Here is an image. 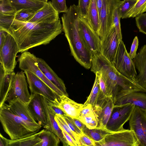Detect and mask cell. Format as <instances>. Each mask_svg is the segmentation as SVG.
Instances as JSON below:
<instances>
[{"label":"cell","mask_w":146,"mask_h":146,"mask_svg":"<svg viewBox=\"0 0 146 146\" xmlns=\"http://www.w3.org/2000/svg\"><path fill=\"white\" fill-rule=\"evenodd\" d=\"M0 29L12 35L17 42L19 52L49 44L60 34L62 28L60 19L54 23L24 22L17 20L13 14L0 13Z\"/></svg>","instance_id":"obj_1"},{"label":"cell","mask_w":146,"mask_h":146,"mask_svg":"<svg viewBox=\"0 0 146 146\" xmlns=\"http://www.w3.org/2000/svg\"><path fill=\"white\" fill-rule=\"evenodd\" d=\"M91 70L100 71L112 95L113 101L123 96L134 92L146 93V89L136 82L119 73L113 64L100 53L92 56Z\"/></svg>","instance_id":"obj_2"},{"label":"cell","mask_w":146,"mask_h":146,"mask_svg":"<svg viewBox=\"0 0 146 146\" xmlns=\"http://www.w3.org/2000/svg\"><path fill=\"white\" fill-rule=\"evenodd\" d=\"M80 17L77 5L74 4L70 5L61 17L62 30L72 55L81 66L89 69L92 66V55L86 48L80 34L78 29Z\"/></svg>","instance_id":"obj_3"},{"label":"cell","mask_w":146,"mask_h":146,"mask_svg":"<svg viewBox=\"0 0 146 146\" xmlns=\"http://www.w3.org/2000/svg\"><path fill=\"white\" fill-rule=\"evenodd\" d=\"M0 121L4 131L11 140L25 137L39 132L42 126L26 121L15 115L6 103L0 107Z\"/></svg>","instance_id":"obj_4"},{"label":"cell","mask_w":146,"mask_h":146,"mask_svg":"<svg viewBox=\"0 0 146 146\" xmlns=\"http://www.w3.org/2000/svg\"><path fill=\"white\" fill-rule=\"evenodd\" d=\"M8 33V32H7ZM19 48L13 37L8 33L3 44L0 46V62L6 73L14 72L17 64L16 58Z\"/></svg>","instance_id":"obj_5"},{"label":"cell","mask_w":146,"mask_h":146,"mask_svg":"<svg viewBox=\"0 0 146 146\" xmlns=\"http://www.w3.org/2000/svg\"><path fill=\"white\" fill-rule=\"evenodd\" d=\"M25 75L24 72L21 71L14 75L3 105L6 102L16 98L28 104L30 99L31 94L28 89Z\"/></svg>","instance_id":"obj_6"},{"label":"cell","mask_w":146,"mask_h":146,"mask_svg":"<svg viewBox=\"0 0 146 146\" xmlns=\"http://www.w3.org/2000/svg\"><path fill=\"white\" fill-rule=\"evenodd\" d=\"M112 63L119 73L136 82L137 74L133 60L129 56L122 40L120 42Z\"/></svg>","instance_id":"obj_7"},{"label":"cell","mask_w":146,"mask_h":146,"mask_svg":"<svg viewBox=\"0 0 146 146\" xmlns=\"http://www.w3.org/2000/svg\"><path fill=\"white\" fill-rule=\"evenodd\" d=\"M135 106L130 103L120 105H114L106 129L110 132L123 129L124 124L129 121Z\"/></svg>","instance_id":"obj_8"},{"label":"cell","mask_w":146,"mask_h":146,"mask_svg":"<svg viewBox=\"0 0 146 146\" xmlns=\"http://www.w3.org/2000/svg\"><path fill=\"white\" fill-rule=\"evenodd\" d=\"M36 58L34 55L27 51L22 52L18 58L19 67L23 71L31 72L42 80L58 96L64 95V93L46 77L39 68L37 63Z\"/></svg>","instance_id":"obj_9"},{"label":"cell","mask_w":146,"mask_h":146,"mask_svg":"<svg viewBox=\"0 0 146 146\" xmlns=\"http://www.w3.org/2000/svg\"><path fill=\"white\" fill-rule=\"evenodd\" d=\"M78 29L86 49L92 55L100 53L101 42L100 37L90 27L86 19L80 17Z\"/></svg>","instance_id":"obj_10"},{"label":"cell","mask_w":146,"mask_h":146,"mask_svg":"<svg viewBox=\"0 0 146 146\" xmlns=\"http://www.w3.org/2000/svg\"><path fill=\"white\" fill-rule=\"evenodd\" d=\"M120 0H103L100 16V25L98 35L102 39L114 25L113 17L114 11L122 2Z\"/></svg>","instance_id":"obj_11"},{"label":"cell","mask_w":146,"mask_h":146,"mask_svg":"<svg viewBox=\"0 0 146 146\" xmlns=\"http://www.w3.org/2000/svg\"><path fill=\"white\" fill-rule=\"evenodd\" d=\"M102 146H139V142L133 131L124 129L108 134Z\"/></svg>","instance_id":"obj_12"},{"label":"cell","mask_w":146,"mask_h":146,"mask_svg":"<svg viewBox=\"0 0 146 146\" xmlns=\"http://www.w3.org/2000/svg\"><path fill=\"white\" fill-rule=\"evenodd\" d=\"M129 121L130 129L137 138L139 146H146V111L135 106Z\"/></svg>","instance_id":"obj_13"},{"label":"cell","mask_w":146,"mask_h":146,"mask_svg":"<svg viewBox=\"0 0 146 146\" xmlns=\"http://www.w3.org/2000/svg\"><path fill=\"white\" fill-rule=\"evenodd\" d=\"M46 98L37 94H31V98L27 106L36 121L44 128L48 122L46 106Z\"/></svg>","instance_id":"obj_14"},{"label":"cell","mask_w":146,"mask_h":146,"mask_svg":"<svg viewBox=\"0 0 146 146\" xmlns=\"http://www.w3.org/2000/svg\"><path fill=\"white\" fill-rule=\"evenodd\" d=\"M120 41L113 25L101 40L100 53L112 63Z\"/></svg>","instance_id":"obj_15"},{"label":"cell","mask_w":146,"mask_h":146,"mask_svg":"<svg viewBox=\"0 0 146 146\" xmlns=\"http://www.w3.org/2000/svg\"><path fill=\"white\" fill-rule=\"evenodd\" d=\"M24 72L26 77L31 94H41L52 101L54 100L59 96L35 74L27 71Z\"/></svg>","instance_id":"obj_16"},{"label":"cell","mask_w":146,"mask_h":146,"mask_svg":"<svg viewBox=\"0 0 146 146\" xmlns=\"http://www.w3.org/2000/svg\"><path fill=\"white\" fill-rule=\"evenodd\" d=\"M114 106L111 97H105L99 99L96 106L93 108L98 121V127L106 128Z\"/></svg>","instance_id":"obj_17"},{"label":"cell","mask_w":146,"mask_h":146,"mask_svg":"<svg viewBox=\"0 0 146 146\" xmlns=\"http://www.w3.org/2000/svg\"><path fill=\"white\" fill-rule=\"evenodd\" d=\"M51 103L72 118H78L83 108V104L77 103L64 95L60 96Z\"/></svg>","instance_id":"obj_18"},{"label":"cell","mask_w":146,"mask_h":146,"mask_svg":"<svg viewBox=\"0 0 146 146\" xmlns=\"http://www.w3.org/2000/svg\"><path fill=\"white\" fill-rule=\"evenodd\" d=\"M59 12L54 8L51 2L46 3L40 9L36 11L29 22L52 23L59 19Z\"/></svg>","instance_id":"obj_19"},{"label":"cell","mask_w":146,"mask_h":146,"mask_svg":"<svg viewBox=\"0 0 146 146\" xmlns=\"http://www.w3.org/2000/svg\"><path fill=\"white\" fill-rule=\"evenodd\" d=\"M133 60L139 73L136 76V81L146 89V44L141 48Z\"/></svg>","instance_id":"obj_20"},{"label":"cell","mask_w":146,"mask_h":146,"mask_svg":"<svg viewBox=\"0 0 146 146\" xmlns=\"http://www.w3.org/2000/svg\"><path fill=\"white\" fill-rule=\"evenodd\" d=\"M6 105L13 114L24 120L29 122L37 123L30 112L27 104L19 99L16 98L7 102Z\"/></svg>","instance_id":"obj_21"},{"label":"cell","mask_w":146,"mask_h":146,"mask_svg":"<svg viewBox=\"0 0 146 146\" xmlns=\"http://www.w3.org/2000/svg\"><path fill=\"white\" fill-rule=\"evenodd\" d=\"M37 65L47 78L61 90L64 95L68 96L64 82L60 78L44 60L36 58Z\"/></svg>","instance_id":"obj_22"},{"label":"cell","mask_w":146,"mask_h":146,"mask_svg":"<svg viewBox=\"0 0 146 146\" xmlns=\"http://www.w3.org/2000/svg\"><path fill=\"white\" fill-rule=\"evenodd\" d=\"M130 103L146 111V93L134 92L119 98L114 103V105H120Z\"/></svg>","instance_id":"obj_23"},{"label":"cell","mask_w":146,"mask_h":146,"mask_svg":"<svg viewBox=\"0 0 146 146\" xmlns=\"http://www.w3.org/2000/svg\"><path fill=\"white\" fill-rule=\"evenodd\" d=\"M46 106L48 122L47 125L44 128L52 131L60 139L63 146H69L63 134L62 130L55 119L54 117L55 115L48 108L46 98Z\"/></svg>","instance_id":"obj_24"},{"label":"cell","mask_w":146,"mask_h":146,"mask_svg":"<svg viewBox=\"0 0 146 146\" xmlns=\"http://www.w3.org/2000/svg\"><path fill=\"white\" fill-rule=\"evenodd\" d=\"M40 131L33 134L16 139L6 138V146H38L41 139L39 135Z\"/></svg>","instance_id":"obj_25"},{"label":"cell","mask_w":146,"mask_h":146,"mask_svg":"<svg viewBox=\"0 0 146 146\" xmlns=\"http://www.w3.org/2000/svg\"><path fill=\"white\" fill-rule=\"evenodd\" d=\"M0 107L3 104L10 86L12 79L15 74L14 72L6 73L2 66L0 64Z\"/></svg>","instance_id":"obj_26"},{"label":"cell","mask_w":146,"mask_h":146,"mask_svg":"<svg viewBox=\"0 0 146 146\" xmlns=\"http://www.w3.org/2000/svg\"><path fill=\"white\" fill-rule=\"evenodd\" d=\"M86 19L92 28L98 34L100 19L96 0H91Z\"/></svg>","instance_id":"obj_27"},{"label":"cell","mask_w":146,"mask_h":146,"mask_svg":"<svg viewBox=\"0 0 146 146\" xmlns=\"http://www.w3.org/2000/svg\"><path fill=\"white\" fill-rule=\"evenodd\" d=\"M10 1L17 11L21 9H29L37 11L46 3L35 0H10Z\"/></svg>","instance_id":"obj_28"},{"label":"cell","mask_w":146,"mask_h":146,"mask_svg":"<svg viewBox=\"0 0 146 146\" xmlns=\"http://www.w3.org/2000/svg\"><path fill=\"white\" fill-rule=\"evenodd\" d=\"M83 132L94 141L96 146H102L106 136L110 133L106 129L98 127L93 129H89L86 127Z\"/></svg>","instance_id":"obj_29"},{"label":"cell","mask_w":146,"mask_h":146,"mask_svg":"<svg viewBox=\"0 0 146 146\" xmlns=\"http://www.w3.org/2000/svg\"><path fill=\"white\" fill-rule=\"evenodd\" d=\"M39 136L41 139L38 146H58L60 143L58 137L52 131L44 129L40 131Z\"/></svg>","instance_id":"obj_30"},{"label":"cell","mask_w":146,"mask_h":146,"mask_svg":"<svg viewBox=\"0 0 146 146\" xmlns=\"http://www.w3.org/2000/svg\"><path fill=\"white\" fill-rule=\"evenodd\" d=\"M100 92L99 82L98 76L96 75L95 80L91 92L87 99L83 104V107L88 104L92 105L93 108L96 105L99 100Z\"/></svg>","instance_id":"obj_31"},{"label":"cell","mask_w":146,"mask_h":146,"mask_svg":"<svg viewBox=\"0 0 146 146\" xmlns=\"http://www.w3.org/2000/svg\"><path fill=\"white\" fill-rule=\"evenodd\" d=\"M89 129L96 128L98 125V121L97 115L94 112L85 115H79L78 118Z\"/></svg>","instance_id":"obj_32"},{"label":"cell","mask_w":146,"mask_h":146,"mask_svg":"<svg viewBox=\"0 0 146 146\" xmlns=\"http://www.w3.org/2000/svg\"><path fill=\"white\" fill-rule=\"evenodd\" d=\"M137 0H123L117 7L119 17L122 19L127 18V15L136 3Z\"/></svg>","instance_id":"obj_33"},{"label":"cell","mask_w":146,"mask_h":146,"mask_svg":"<svg viewBox=\"0 0 146 146\" xmlns=\"http://www.w3.org/2000/svg\"><path fill=\"white\" fill-rule=\"evenodd\" d=\"M146 11V0H137L128 13L127 18L136 17Z\"/></svg>","instance_id":"obj_34"},{"label":"cell","mask_w":146,"mask_h":146,"mask_svg":"<svg viewBox=\"0 0 146 146\" xmlns=\"http://www.w3.org/2000/svg\"><path fill=\"white\" fill-rule=\"evenodd\" d=\"M54 118L60 129H64L68 133L77 144L78 146H79L78 137L71 129L62 116L56 114Z\"/></svg>","instance_id":"obj_35"},{"label":"cell","mask_w":146,"mask_h":146,"mask_svg":"<svg viewBox=\"0 0 146 146\" xmlns=\"http://www.w3.org/2000/svg\"><path fill=\"white\" fill-rule=\"evenodd\" d=\"M36 11L29 9H21L13 14L14 18L17 21L27 22L33 16Z\"/></svg>","instance_id":"obj_36"},{"label":"cell","mask_w":146,"mask_h":146,"mask_svg":"<svg viewBox=\"0 0 146 146\" xmlns=\"http://www.w3.org/2000/svg\"><path fill=\"white\" fill-rule=\"evenodd\" d=\"M98 78L100 92L99 98L105 97H111L112 95L100 71L94 73Z\"/></svg>","instance_id":"obj_37"},{"label":"cell","mask_w":146,"mask_h":146,"mask_svg":"<svg viewBox=\"0 0 146 146\" xmlns=\"http://www.w3.org/2000/svg\"><path fill=\"white\" fill-rule=\"evenodd\" d=\"M17 11L10 0H0V13L11 15L15 14Z\"/></svg>","instance_id":"obj_38"},{"label":"cell","mask_w":146,"mask_h":146,"mask_svg":"<svg viewBox=\"0 0 146 146\" xmlns=\"http://www.w3.org/2000/svg\"><path fill=\"white\" fill-rule=\"evenodd\" d=\"M91 0H78L77 9L80 17L86 19Z\"/></svg>","instance_id":"obj_39"},{"label":"cell","mask_w":146,"mask_h":146,"mask_svg":"<svg viewBox=\"0 0 146 146\" xmlns=\"http://www.w3.org/2000/svg\"><path fill=\"white\" fill-rule=\"evenodd\" d=\"M61 116L71 129L77 136L79 139V136L84 133L77 126L73 118L66 115Z\"/></svg>","instance_id":"obj_40"},{"label":"cell","mask_w":146,"mask_h":146,"mask_svg":"<svg viewBox=\"0 0 146 146\" xmlns=\"http://www.w3.org/2000/svg\"><path fill=\"white\" fill-rule=\"evenodd\" d=\"M117 7L116 8L114 11L113 17V21L118 38L119 40L121 41L122 40V35L120 22L121 18L118 13Z\"/></svg>","instance_id":"obj_41"},{"label":"cell","mask_w":146,"mask_h":146,"mask_svg":"<svg viewBox=\"0 0 146 146\" xmlns=\"http://www.w3.org/2000/svg\"><path fill=\"white\" fill-rule=\"evenodd\" d=\"M136 24L140 32L146 35V14L142 13L135 17Z\"/></svg>","instance_id":"obj_42"},{"label":"cell","mask_w":146,"mask_h":146,"mask_svg":"<svg viewBox=\"0 0 146 146\" xmlns=\"http://www.w3.org/2000/svg\"><path fill=\"white\" fill-rule=\"evenodd\" d=\"M51 3L54 8L59 13L67 11L68 8L66 0H52Z\"/></svg>","instance_id":"obj_43"},{"label":"cell","mask_w":146,"mask_h":146,"mask_svg":"<svg viewBox=\"0 0 146 146\" xmlns=\"http://www.w3.org/2000/svg\"><path fill=\"white\" fill-rule=\"evenodd\" d=\"M79 146H95L96 143L90 137L83 133L79 137Z\"/></svg>","instance_id":"obj_44"},{"label":"cell","mask_w":146,"mask_h":146,"mask_svg":"<svg viewBox=\"0 0 146 146\" xmlns=\"http://www.w3.org/2000/svg\"><path fill=\"white\" fill-rule=\"evenodd\" d=\"M139 45V40L138 37L136 36L134 38L131 46L130 52L129 54L130 57L133 59L137 54V51Z\"/></svg>","instance_id":"obj_45"},{"label":"cell","mask_w":146,"mask_h":146,"mask_svg":"<svg viewBox=\"0 0 146 146\" xmlns=\"http://www.w3.org/2000/svg\"><path fill=\"white\" fill-rule=\"evenodd\" d=\"M62 130L63 134L67 141L69 146H78L77 144L74 141L71 137L65 131L62 129Z\"/></svg>","instance_id":"obj_46"},{"label":"cell","mask_w":146,"mask_h":146,"mask_svg":"<svg viewBox=\"0 0 146 146\" xmlns=\"http://www.w3.org/2000/svg\"><path fill=\"white\" fill-rule=\"evenodd\" d=\"M73 119L77 126L83 132L84 129L86 127V125L78 118Z\"/></svg>","instance_id":"obj_47"},{"label":"cell","mask_w":146,"mask_h":146,"mask_svg":"<svg viewBox=\"0 0 146 146\" xmlns=\"http://www.w3.org/2000/svg\"><path fill=\"white\" fill-rule=\"evenodd\" d=\"M96 1L100 17L102 5L103 0H96Z\"/></svg>","instance_id":"obj_48"},{"label":"cell","mask_w":146,"mask_h":146,"mask_svg":"<svg viewBox=\"0 0 146 146\" xmlns=\"http://www.w3.org/2000/svg\"><path fill=\"white\" fill-rule=\"evenodd\" d=\"M6 138L0 134V146H6Z\"/></svg>","instance_id":"obj_49"},{"label":"cell","mask_w":146,"mask_h":146,"mask_svg":"<svg viewBox=\"0 0 146 146\" xmlns=\"http://www.w3.org/2000/svg\"><path fill=\"white\" fill-rule=\"evenodd\" d=\"M40 1L43 2L45 3H46L47 2L48 0H35Z\"/></svg>","instance_id":"obj_50"},{"label":"cell","mask_w":146,"mask_h":146,"mask_svg":"<svg viewBox=\"0 0 146 146\" xmlns=\"http://www.w3.org/2000/svg\"></svg>","instance_id":"obj_51"}]
</instances>
